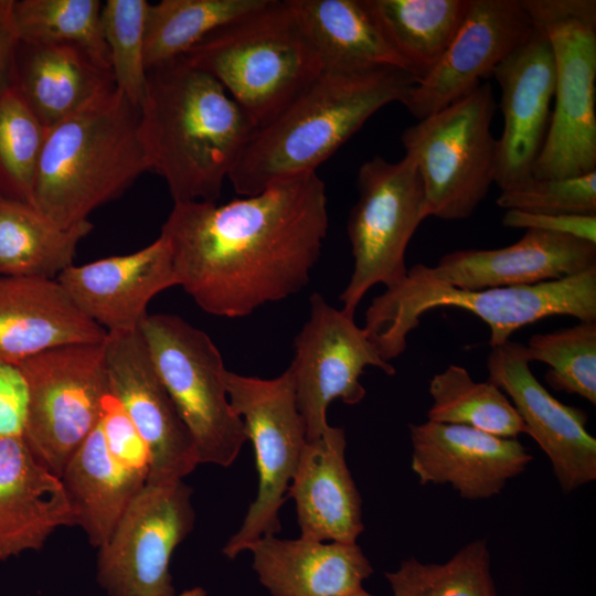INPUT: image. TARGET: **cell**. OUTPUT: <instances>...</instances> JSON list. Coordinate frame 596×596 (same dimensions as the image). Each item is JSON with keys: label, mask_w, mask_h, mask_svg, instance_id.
Here are the masks:
<instances>
[{"label": "cell", "mask_w": 596, "mask_h": 596, "mask_svg": "<svg viewBox=\"0 0 596 596\" xmlns=\"http://www.w3.org/2000/svg\"><path fill=\"white\" fill-rule=\"evenodd\" d=\"M497 204L529 213L596 215V171L565 178L531 177L501 190Z\"/></svg>", "instance_id": "cell-38"}, {"label": "cell", "mask_w": 596, "mask_h": 596, "mask_svg": "<svg viewBox=\"0 0 596 596\" xmlns=\"http://www.w3.org/2000/svg\"><path fill=\"white\" fill-rule=\"evenodd\" d=\"M12 86L47 129L116 88L111 70L82 47L22 41Z\"/></svg>", "instance_id": "cell-25"}, {"label": "cell", "mask_w": 596, "mask_h": 596, "mask_svg": "<svg viewBox=\"0 0 596 596\" xmlns=\"http://www.w3.org/2000/svg\"><path fill=\"white\" fill-rule=\"evenodd\" d=\"M356 184L359 195L347 224L354 264L339 297L341 309L353 317L373 286L390 289L406 277L408 243L427 219L422 179L407 153L396 162L380 156L363 162Z\"/></svg>", "instance_id": "cell-10"}, {"label": "cell", "mask_w": 596, "mask_h": 596, "mask_svg": "<svg viewBox=\"0 0 596 596\" xmlns=\"http://www.w3.org/2000/svg\"><path fill=\"white\" fill-rule=\"evenodd\" d=\"M328 225L326 185L315 172L225 204L173 203L160 237L178 286L203 311L242 318L308 285Z\"/></svg>", "instance_id": "cell-1"}, {"label": "cell", "mask_w": 596, "mask_h": 596, "mask_svg": "<svg viewBox=\"0 0 596 596\" xmlns=\"http://www.w3.org/2000/svg\"><path fill=\"white\" fill-rule=\"evenodd\" d=\"M105 342L54 348L18 364L29 390L23 437L35 457L60 478L100 422L109 394Z\"/></svg>", "instance_id": "cell-11"}, {"label": "cell", "mask_w": 596, "mask_h": 596, "mask_svg": "<svg viewBox=\"0 0 596 596\" xmlns=\"http://www.w3.org/2000/svg\"><path fill=\"white\" fill-rule=\"evenodd\" d=\"M139 107L117 87L47 129L34 206L67 228L118 199L149 166L139 139Z\"/></svg>", "instance_id": "cell-4"}, {"label": "cell", "mask_w": 596, "mask_h": 596, "mask_svg": "<svg viewBox=\"0 0 596 596\" xmlns=\"http://www.w3.org/2000/svg\"><path fill=\"white\" fill-rule=\"evenodd\" d=\"M345 433L329 425L307 441L288 487L301 538L355 543L364 530L362 499L345 461Z\"/></svg>", "instance_id": "cell-24"}, {"label": "cell", "mask_w": 596, "mask_h": 596, "mask_svg": "<svg viewBox=\"0 0 596 596\" xmlns=\"http://www.w3.org/2000/svg\"><path fill=\"white\" fill-rule=\"evenodd\" d=\"M93 227L86 220L64 228L36 206L0 195V274L56 279Z\"/></svg>", "instance_id": "cell-29"}, {"label": "cell", "mask_w": 596, "mask_h": 596, "mask_svg": "<svg viewBox=\"0 0 596 596\" xmlns=\"http://www.w3.org/2000/svg\"><path fill=\"white\" fill-rule=\"evenodd\" d=\"M19 44L13 0H0V93L12 86Z\"/></svg>", "instance_id": "cell-42"}, {"label": "cell", "mask_w": 596, "mask_h": 596, "mask_svg": "<svg viewBox=\"0 0 596 596\" xmlns=\"http://www.w3.org/2000/svg\"><path fill=\"white\" fill-rule=\"evenodd\" d=\"M192 489L183 480L149 483L99 547L97 579L109 596H174L170 557L192 531Z\"/></svg>", "instance_id": "cell-13"}, {"label": "cell", "mask_w": 596, "mask_h": 596, "mask_svg": "<svg viewBox=\"0 0 596 596\" xmlns=\"http://www.w3.org/2000/svg\"><path fill=\"white\" fill-rule=\"evenodd\" d=\"M247 551L259 582L273 596H345L363 588L373 573L356 543L266 535Z\"/></svg>", "instance_id": "cell-26"}, {"label": "cell", "mask_w": 596, "mask_h": 596, "mask_svg": "<svg viewBox=\"0 0 596 596\" xmlns=\"http://www.w3.org/2000/svg\"><path fill=\"white\" fill-rule=\"evenodd\" d=\"M416 83L412 73L396 67L324 70L257 130L228 180L237 194L248 196L315 173L373 114L402 104Z\"/></svg>", "instance_id": "cell-3"}, {"label": "cell", "mask_w": 596, "mask_h": 596, "mask_svg": "<svg viewBox=\"0 0 596 596\" xmlns=\"http://www.w3.org/2000/svg\"><path fill=\"white\" fill-rule=\"evenodd\" d=\"M385 577L393 596H498L486 539L466 544L445 563L409 557Z\"/></svg>", "instance_id": "cell-34"}, {"label": "cell", "mask_w": 596, "mask_h": 596, "mask_svg": "<svg viewBox=\"0 0 596 596\" xmlns=\"http://www.w3.org/2000/svg\"><path fill=\"white\" fill-rule=\"evenodd\" d=\"M345 596H372L371 594H369L364 588H361L354 593H351V594H348Z\"/></svg>", "instance_id": "cell-44"}, {"label": "cell", "mask_w": 596, "mask_h": 596, "mask_svg": "<svg viewBox=\"0 0 596 596\" xmlns=\"http://www.w3.org/2000/svg\"><path fill=\"white\" fill-rule=\"evenodd\" d=\"M76 525L62 479L23 436L0 438V560L43 547L60 526Z\"/></svg>", "instance_id": "cell-23"}, {"label": "cell", "mask_w": 596, "mask_h": 596, "mask_svg": "<svg viewBox=\"0 0 596 596\" xmlns=\"http://www.w3.org/2000/svg\"><path fill=\"white\" fill-rule=\"evenodd\" d=\"M554 58L555 106L534 178L596 171V1L522 0Z\"/></svg>", "instance_id": "cell-7"}, {"label": "cell", "mask_w": 596, "mask_h": 596, "mask_svg": "<svg viewBox=\"0 0 596 596\" xmlns=\"http://www.w3.org/2000/svg\"><path fill=\"white\" fill-rule=\"evenodd\" d=\"M469 0H366L387 40L417 82L438 63Z\"/></svg>", "instance_id": "cell-30"}, {"label": "cell", "mask_w": 596, "mask_h": 596, "mask_svg": "<svg viewBox=\"0 0 596 596\" xmlns=\"http://www.w3.org/2000/svg\"><path fill=\"white\" fill-rule=\"evenodd\" d=\"M56 279L76 307L108 333L139 330L150 300L178 286L170 249L160 236L131 254L73 264Z\"/></svg>", "instance_id": "cell-21"}, {"label": "cell", "mask_w": 596, "mask_h": 596, "mask_svg": "<svg viewBox=\"0 0 596 596\" xmlns=\"http://www.w3.org/2000/svg\"><path fill=\"white\" fill-rule=\"evenodd\" d=\"M596 267V244L538 230H526L515 243L494 249H460L435 266L416 264V274L466 290L535 285L574 276Z\"/></svg>", "instance_id": "cell-20"}, {"label": "cell", "mask_w": 596, "mask_h": 596, "mask_svg": "<svg viewBox=\"0 0 596 596\" xmlns=\"http://www.w3.org/2000/svg\"><path fill=\"white\" fill-rule=\"evenodd\" d=\"M427 421L471 427L491 435L517 438L525 426L508 396L496 385L476 382L459 365L433 375Z\"/></svg>", "instance_id": "cell-32"}, {"label": "cell", "mask_w": 596, "mask_h": 596, "mask_svg": "<svg viewBox=\"0 0 596 596\" xmlns=\"http://www.w3.org/2000/svg\"><path fill=\"white\" fill-rule=\"evenodd\" d=\"M29 405L25 377L15 364L0 362V438L23 436Z\"/></svg>", "instance_id": "cell-40"}, {"label": "cell", "mask_w": 596, "mask_h": 596, "mask_svg": "<svg viewBox=\"0 0 596 596\" xmlns=\"http://www.w3.org/2000/svg\"><path fill=\"white\" fill-rule=\"evenodd\" d=\"M102 7L99 0H13V17L20 41L72 43L111 70Z\"/></svg>", "instance_id": "cell-33"}, {"label": "cell", "mask_w": 596, "mask_h": 596, "mask_svg": "<svg viewBox=\"0 0 596 596\" xmlns=\"http://www.w3.org/2000/svg\"><path fill=\"white\" fill-rule=\"evenodd\" d=\"M139 329L190 432L199 462L231 466L248 436L243 419L230 403L227 370L212 339L170 313H148Z\"/></svg>", "instance_id": "cell-9"}, {"label": "cell", "mask_w": 596, "mask_h": 596, "mask_svg": "<svg viewBox=\"0 0 596 596\" xmlns=\"http://www.w3.org/2000/svg\"><path fill=\"white\" fill-rule=\"evenodd\" d=\"M206 592L201 587H194L191 589L185 590L179 596H205Z\"/></svg>", "instance_id": "cell-43"}, {"label": "cell", "mask_w": 596, "mask_h": 596, "mask_svg": "<svg viewBox=\"0 0 596 596\" xmlns=\"http://www.w3.org/2000/svg\"><path fill=\"white\" fill-rule=\"evenodd\" d=\"M291 4L324 70L396 67L412 73L366 0H291Z\"/></svg>", "instance_id": "cell-27"}, {"label": "cell", "mask_w": 596, "mask_h": 596, "mask_svg": "<svg viewBox=\"0 0 596 596\" xmlns=\"http://www.w3.org/2000/svg\"><path fill=\"white\" fill-rule=\"evenodd\" d=\"M529 363L525 344L509 340L489 353L488 381L508 396L567 494L596 479V439L586 428L587 414L554 397Z\"/></svg>", "instance_id": "cell-17"}, {"label": "cell", "mask_w": 596, "mask_h": 596, "mask_svg": "<svg viewBox=\"0 0 596 596\" xmlns=\"http://www.w3.org/2000/svg\"><path fill=\"white\" fill-rule=\"evenodd\" d=\"M47 128L13 86L0 93V195L34 205V185Z\"/></svg>", "instance_id": "cell-35"}, {"label": "cell", "mask_w": 596, "mask_h": 596, "mask_svg": "<svg viewBox=\"0 0 596 596\" xmlns=\"http://www.w3.org/2000/svg\"><path fill=\"white\" fill-rule=\"evenodd\" d=\"M525 353L530 362L550 366L545 380L554 390L596 404V321L533 334Z\"/></svg>", "instance_id": "cell-36"}, {"label": "cell", "mask_w": 596, "mask_h": 596, "mask_svg": "<svg viewBox=\"0 0 596 596\" xmlns=\"http://www.w3.org/2000/svg\"><path fill=\"white\" fill-rule=\"evenodd\" d=\"M139 139L173 203L216 202L259 129L213 76L183 56L147 71Z\"/></svg>", "instance_id": "cell-2"}, {"label": "cell", "mask_w": 596, "mask_h": 596, "mask_svg": "<svg viewBox=\"0 0 596 596\" xmlns=\"http://www.w3.org/2000/svg\"><path fill=\"white\" fill-rule=\"evenodd\" d=\"M182 56L219 81L258 128L272 123L324 71L291 0H266Z\"/></svg>", "instance_id": "cell-5"}, {"label": "cell", "mask_w": 596, "mask_h": 596, "mask_svg": "<svg viewBox=\"0 0 596 596\" xmlns=\"http://www.w3.org/2000/svg\"><path fill=\"white\" fill-rule=\"evenodd\" d=\"M492 76L501 91L503 116L494 183L503 190L533 175L547 135L555 68L543 31L534 25L529 39L494 68Z\"/></svg>", "instance_id": "cell-18"}, {"label": "cell", "mask_w": 596, "mask_h": 596, "mask_svg": "<svg viewBox=\"0 0 596 596\" xmlns=\"http://www.w3.org/2000/svg\"><path fill=\"white\" fill-rule=\"evenodd\" d=\"M100 426L111 455L126 468L148 479L149 453L146 444L110 393L103 403Z\"/></svg>", "instance_id": "cell-39"}, {"label": "cell", "mask_w": 596, "mask_h": 596, "mask_svg": "<svg viewBox=\"0 0 596 596\" xmlns=\"http://www.w3.org/2000/svg\"><path fill=\"white\" fill-rule=\"evenodd\" d=\"M147 0H107L100 22L115 85L139 107L146 92L145 28Z\"/></svg>", "instance_id": "cell-37"}, {"label": "cell", "mask_w": 596, "mask_h": 596, "mask_svg": "<svg viewBox=\"0 0 596 596\" xmlns=\"http://www.w3.org/2000/svg\"><path fill=\"white\" fill-rule=\"evenodd\" d=\"M502 225L570 235L596 244V215L539 214L507 210Z\"/></svg>", "instance_id": "cell-41"}, {"label": "cell", "mask_w": 596, "mask_h": 596, "mask_svg": "<svg viewBox=\"0 0 596 596\" xmlns=\"http://www.w3.org/2000/svg\"><path fill=\"white\" fill-rule=\"evenodd\" d=\"M107 336L57 279L0 278V362L18 365L54 348L104 343Z\"/></svg>", "instance_id": "cell-22"}, {"label": "cell", "mask_w": 596, "mask_h": 596, "mask_svg": "<svg viewBox=\"0 0 596 596\" xmlns=\"http://www.w3.org/2000/svg\"><path fill=\"white\" fill-rule=\"evenodd\" d=\"M496 109L492 86L485 83L402 134L422 179L426 217L465 220L486 198L496 180Z\"/></svg>", "instance_id": "cell-8"}, {"label": "cell", "mask_w": 596, "mask_h": 596, "mask_svg": "<svg viewBox=\"0 0 596 596\" xmlns=\"http://www.w3.org/2000/svg\"><path fill=\"white\" fill-rule=\"evenodd\" d=\"M412 469L419 483L450 485L468 500L499 494L533 459L517 438L426 421L409 425Z\"/></svg>", "instance_id": "cell-19"}, {"label": "cell", "mask_w": 596, "mask_h": 596, "mask_svg": "<svg viewBox=\"0 0 596 596\" xmlns=\"http://www.w3.org/2000/svg\"><path fill=\"white\" fill-rule=\"evenodd\" d=\"M453 307L471 312L490 328L491 348L519 329L552 316L596 321V267L535 285L466 290L427 279L411 268L395 287L375 297L363 327L387 362L400 356L407 337L428 310Z\"/></svg>", "instance_id": "cell-6"}, {"label": "cell", "mask_w": 596, "mask_h": 596, "mask_svg": "<svg viewBox=\"0 0 596 596\" xmlns=\"http://www.w3.org/2000/svg\"><path fill=\"white\" fill-rule=\"evenodd\" d=\"M76 525L95 547L103 546L147 480L110 453L99 424L67 461L61 476Z\"/></svg>", "instance_id": "cell-28"}, {"label": "cell", "mask_w": 596, "mask_h": 596, "mask_svg": "<svg viewBox=\"0 0 596 596\" xmlns=\"http://www.w3.org/2000/svg\"><path fill=\"white\" fill-rule=\"evenodd\" d=\"M266 0H162L149 3L145 28L147 71L184 55L216 29Z\"/></svg>", "instance_id": "cell-31"}, {"label": "cell", "mask_w": 596, "mask_h": 596, "mask_svg": "<svg viewBox=\"0 0 596 596\" xmlns=\"http://www.w3.org/2000/svg\"><path fill=\"white\" fill-rule=\"evenodd\" d=\"M294 350L288 370L307 441L319 438L329 426L327 409L332 401L355 405L364 398L360 377L365 368L374 366L389 375L396 372L354 317L318 292L310 297L309 317L294 340Z\"/></svg>", "instance_id": "cell-14"}, {"label": "cell", "mask_w": 596, "mask_h": 596, "mask_svg": "<svg viewBox=\"0 0 596 596\" xmlns=\"http://www.w3.org/2000/svg\"><path fill=\"white\" fill-rule=\"evenodd\" d=\"M533 31L522 0H469L449 46L402 104L417 120L437 113L480 86Z\"/></svg>", "instance_id": "cell-16"}, {"label": "cell", "mask_w": 596, "mask_h": 596, "mask_svg": "<svg viewBox=\"0 0 596 596\" xmlns=\"http://www.w3.org/2000/svg\"><path fill=\"white\" fill-rule=\"evenodd\" d=\"M225 384L230 403L253 443L258 472L257 496L240 530L223 547L224 555L234 558L256 540L281 531L279 510L307 444V434L288 369L273 379L227 370Z\"/></svg>", "instance_id": "cell-12"}, {"label": "cell", "mask_w": 596, "mask_h": 596, "mask_svg": "<svg viewBox=\"0 0 596 596\" xmlns=\"http://www.w3.org/2000/svg\"><path fill=\"white\" fill-rule=\"evenodd\" d=\"M105 361L109 393L121 404L147 446V482L183 480L200 464L199 457L140 329L108 333Z\"/></svg>", "instance_id": "cell-15"}]
</instances>
